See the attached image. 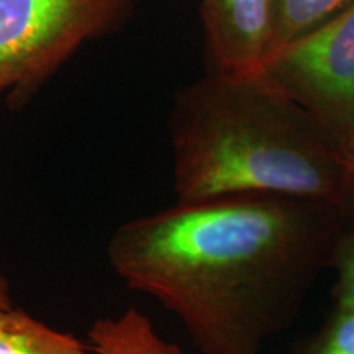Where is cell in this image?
<instances>
[{
	"label": "cell",
	"instance_id": "cell-1",
	"mask_svg": "<svg viewBox=\"0 0 354 354\" xmlns=\"http://www.w3.org/2000/svg\"><path fill=\"white\" fill-rule=\"evenodd\" d=\"M344 221L336 207L287 197L176 202L120 225L107 258L202 354H261L330 266Z\"/></svg>",
	"mask_w": 354,
	"mask_h": 354
},
{
	"label": "cell",
	"instance_id": "cell-2",
	"mask_svg": "<svg viewBox=\"0 0 354 354\" xmlns=\"http://www.w3.org/2000/svg\"><path fill=\"white\" fill-rule=\"evenodd\" d=\"M169 140L176 202L271 196L344 214L339 141L258 74L209 73L183 88L171 110Z\"/></svg>",
	"mask_w": 354,
	"mask_h": 354
},
{
	"label": "cell",
	"instance_id": "cell-3",
	"mask_svg": "<svg viewBox=\"0 0 354 354\" xmlns=\"http://www.w3.org/2000/svg\"><path fill=\"white\" fill-rule=\"evenodd\" d=\"M136 0H0V95L20 109L84 44L113 32Z\"/></svg>",
	"mask_w": 354,
	"mask_h": 354
},
{
	"label": "cell",
	"instance_id": "cell-4",
	"mask_svg": "<svg viewBox=\"0 0 354 354\" xmlns=\"http://www.w3.org/2000/svg\"><path fill=\"white\" fill-rule=\"evenodd\" d=\"M256 74L302 105L343 148L354 128V2Z\"/></svg>",
	"mask_w": 354,
	"mask_h": 354
},
{
	"label": "cell",
	"instance_id": "cell-5",
	"mask_svg": "<svg viewBox=\"0 0 354 354\" xmlns=\"http://www.w3.org/2000/svg\"><path fill=\"white\" fill-rule=\"evenodd\" d=\"M209 73L251 76L268 57L271 0H201Z\"/></svg>",
	"mask_w": 354,
	"mask_h": 354
},
{
	"label": "cell",
	"instance_id": "cell-6",
	"mask_svg": "<svg viewBox=\"0 0 354 354\" xmlns=\"http://www.w3.org/2000/svg\"><path fill=\"white\" fill-rule=\"evenodd\" d=\"M87 354H183L179 346L166 342L151 320L130 307L118 317L95 320L87 331Z\"/></svg>",
	"mask_w": 354,
	"mask_h": 354
},
{
	"label": "cell",
	"instance_id": "cell-7",
	"mask_svg": "<svg viewBox=\"0 0 354 354\" xmlns=\"http://www.w3.org/2000/svg\"><path fill=\"white\" fill-rule=\"evenodd\" d=\"M0 354H87V343L13 305L0 308Z\"/></svg>",
	"mask_w": 354,
	"mask_h": 354
},
{
	"label": "cell",
	"instance_id": "cell-8",
	"mask_svg": "<svg viewBox=\"0 0 354 354\" xmlns=\"http://www.w3.org/2000/svg\"><path fill=\"white\" fill-rule=\"evenodd\" d=\"M353 2L354 0H271L269 50L266 61L282 48L315 32Z\"/></svg>",
	"mask_w": 354,
	"mask_h": 354
},
{
	"label": "cell",
	"instance_id": "cell-9",
	"mask_svg": "<svg viewBox=\"0 0 354 354\" xmlns=\"http://www.w3.org/2000/svg\"><path fill=\"white\" fill-rule=\"evenodd\" d=\"M299 354H354V310L336 307Z\"/></svg>",
	"mask_w": 354,
	"mask_h": 354
},
{
	"label": "cell",
	"instance_id": "cell-10",
	"mask_svg": "<svg viewBox=\"0 0 354 354\" xmlns=\"http://www.w3.org/2000/svg\"><path fill=\"white\" fill-rule=\"evenodd\" d=\"M330 266L336 272V307L354 310V228L339 234Z\"/></svg>",
	"mask_w": 354,
	"mask_h": 354
},
{
	"label": "cell",
	"instance_id": "cell-11",
	"mask_svg": "<svg viewBox=\"0 0 354 354\" xmlns=\"http://www.w3.org/2000/svg\"><path fill=\"white\" fill-rule=\"evenodd\" d=\"M346 158V196H344V216L354 220V128L343 146Z\"/></svg>",
	"mask_w": 354,
	"mask_h": 354
},
{
	"label": "cell",
	"instance_id": "cell-12",
	"mask_svg": "<svg viewBox=\"0 0 354 354\" xmlns=\"http://www.w3.org/2000/svg\"><path fill=\"white\" fill-rule=\"evenodd\" d=\"M13 297H12V289L8 279L0 272V308H10L13 307Z\"/></svg>",
	"mask_w": 354,
	"mask_h": 354
}]
</instances>
